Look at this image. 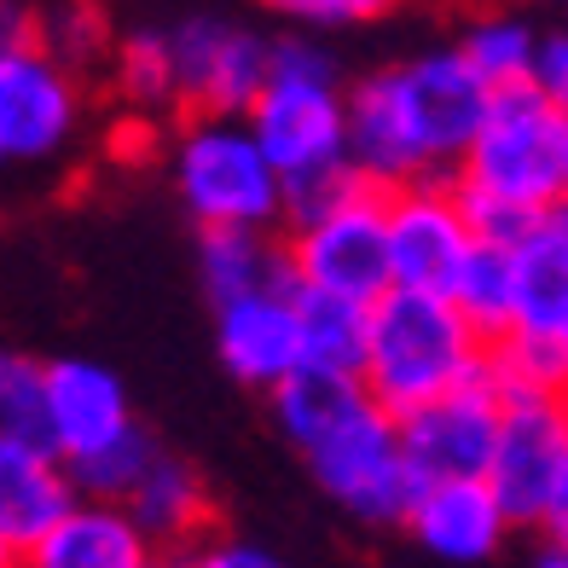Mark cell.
<instances>
[{
    "mask_svg": "<svg viewBox=\"0 0 568 568\" xmlns=\"http://www.w3.org/2000/svg\"><path fill=\"white\" fill-rule=\"evenodd\" d=\"M487 99L494 82L464 59V47H435L366 75L348 93L354 169L377 186L453 180L487 116Z\"/></svg>",
    "mask_w": 568,
    "mask_h": 568,
    "instance_id": "cell-1",
    "label": "cell"
},
{
    "mask_svg": "<svg viewBox=\"0 0 568 568\" xmlns=\"http://www.w3.org/2000/svg\"><path fill=\"white\" fill-rule=\"evenodd\" d=\"M487 343L481 331L458 314V302L442 291H406L389 284L372 302V348H366V389L406 418L429 400L464 389L470 377L487 372Z\"/></svg>",
    "mask_w": 568,
    "mask_h": 568,
    "instance_id": "cell-2",
    "label": "cell"
},
{
    "mask_svg": "<svg viewBox=\"0 0 568 568\" xmlns=\"http://www.w3.org/2000/svg\"><path fill=\"white\" fill-rule=\"evenodd\" d=\"M284 221H291L296 284H320V291H343L359 302H377L395 284V273H389V186H377L354 163L291 186Z\"/></svg>",
    "mask_w": 568,
    "mask_h": 568,
    "instance_id": "cell-3",
    "label": "cell"
},
{
    "mask_svg": "<svg viewBox=\"0 0 568 568\" xmlns=\"http://www.w3.org/2000/svg\"><path fill=\"white\" fill-rule=\"evenodd\" d=\"M255 140L278 163L284 186L320 180L331 169L354 163V134H348V93L337 88V64L314 41H273L267 82L244 111Z\"/></svg>",
    "mask_w": 568,
    "mask_h": 568,
    "instance_id": "cell-4",
    "label": "cell"
},
{
    "mask_svg": "<svg viewBox=\"0 0 568 568\" xmlns=\"http://www.w3.org/2000/svg\"><path fill=\"white\" fill-rule=\"evenodd\" d=\"M562 163H568V111L539 82L494 88L487 116L453 180L481 192H499L528 210L562 203Z\"/></svg>",
    "mask_w": 568,
    "mask_h": 568,
    "instance_id": "cell-5",
    "label": "cell"
},
{
    "mask_svg": "<svg viewBox=\"0 0 568 568\" xmlns=\"http://www.w3.org/2000/svg\"><path fill=\"white\" fill-rule=\"evenodd\" d=\"M174 186L197 226H273L291 203L278 163L244 116H192L180 128Z\"/></svg>",
    "mask_w": 568,
    "mask_h": 568,
    "instance_id": "cell-6",
    "label": "cell"
},
{
    "mask_svg": "<svg viewBox=\"0 0 568 568\" xmlns=\"http://www.w3.org/2000/svg\"><path fill=\"white\" fill-rule=\"evenodd\" d=\"M314 481L359 523H406L412 499H418L424 476L412 470L400 418L383 406L372 389L359 395L337 424H325L314 442L302 447Z\"/></svg>",
    "mask_w": 568,
    "mask_h": 568,
    "instance_id": "cell-7",
    "label": "cell"
},
{
    "mask_svg": "<svg viewBox=\"0 0 568 568\" xmlns=\"http://www.w3.org/2000/svg\"><path fill=\"white\" fill-rule=\"evenodd\" d=\"M75 122H82L75 70L41 41L0 47V169L53 163L75 140Z\"/></svg>",
    "mask_w": 568,
    "mask_h": 568,
    "instance_id": "cell-8",
    "label": "cell"
},
{
    "mask_svg": "<svg viewBox=\"0 0 568 568\" xmlns=\"http://www.w3.org/2000/svg\"><path fill=\"white\" fill-rule=\"evenodd\" d=\"M470 250H476V232L458 203V180H406V186H389V273H395V284L453 296Z\"/></svg>",
    "mask_w": 568,
    "mask_h": 568,
    "instance_id": "cell-9",
    "label": "cell"
},
{
    "mask_svg": "<svg viewBox=\"0 0 568 568\" xmlns=\"http://www.w3.org/2000/svg\"><path fill=\"white\" fill-rule=\"evenodd\" d=\"M562 470H568V395H505V424L487 481L505 499L510 523H546Z\"/></svg>",
    "mask_w": 568,
    "mask_h": 568,
    "instance_id": "cell-10",
    "label": "cell"
},
{
    "mask_svg": "<svg viewBox=\"0 0 568 568\" xmlns=\"http://www.w3.org/2000/svg\"><path fill=\"white\" fill-rule=\"evenodd\" d=\"M174 36V70H180V105L192 116H244L267 82L273 41L250 36L232 18H192Z\"/></svg>",
    "mask_w": 568,
    "mask_h": 568,
    "instance_id": "cell-11",
    "label": "cell"
},
{
    "mask_svg": "<svg viewBox=\"0 0 568 568\" xmlns=\"http://www.w3.org/2000/svg\"><path fill=\"white\" fill-rule=\"evenodd\" d=\"M499 424H505V395L494 372L470 377L464 389L429 400L418 412L400 418V442L406 458L424 481H442V476H487L499 447Z\"/></svg>",
    "mask_w": 568,
    "mask_h": 568,
    "instance_id": "cell-12",
    "label": "cell"
},
{
    "mask_svg": "<svg viewBox=\"0 0 568 568\" xmlns=\"http://www.w3.org/2000/svg\"><path fill=\"white\" fill-rule=\"evenodd\" d=\"M215 343L221 359L239 383L255 389H278L291 372L307 366L302 348V314H296V284H278V291H250L215 302Z\"/></svg>",
    "mask_w": 568,
    "mask_h": 568,
    "instance_id": "cell-13",
    "label": "cell"
},
{
    "mask_svg": "<svg viewBox=\"0 0 568 568\" xmlns=\"http://www.w3.org/2000/svg\"><path fill=\"white\" fill-rule=\"evenodd\" d=\"M406 528L429 557L464 568V562H487L505 546L510 510L487 476H442V481L418 487V499L406 510Z\"/></svg>",
    "mask_w": 568,
    "mask_h": 568,
    "instance_id": "cell-14",
    "label": "cell"
},
{
    "mask_svg": "<svg viewBox=\"0 0 568 568\" xmlns=\"http://www.w3.org/2000/svg\"><path fill=\"white\" fill-rule=\"evenodd\" d=\"M122 429H134V412L116 372L99 359H53L47 366V442H53L70 464L116 442Z\"/></svg>",
    "mask_w": 568,
    "mask_h": 568,
    "instance_id": "cell-15",
    "label": "cell"
},
{
    "mask_svg": "<svg viewBox=\"0 0 568 568\" xmlns=\"http://www.w3.org/2000/svg\"><path fill=\"white\" fill-rule=\"evenodd\" d=\"M75 499H82V487H75L70 458L53 442L0 435V534L18 551H30Z\"/></svg>",
    "mask_w": 568,
    "mask_h": 568,
    "instance_id": "cell-16",
    "label": "cell"
},
{
    "mask_svg": "<svg viewBox=\"0 0 568 568\" xmlns=\"http://www.w3.org/2000/svg\"><path fill=\"white\" fill-rule=\"evenodd\" d=\"M151 557V534L134 523V510L116 499H75L47 528L23 568H140Z\"/></svg>",
    "mask_w": 568,
    "mask_h": 568,
    "instance_id": "cell-17",
    "label": "cell"
},
{
    "mask_svg": "<svg viewBox=\"0 0 568 568\" xmlns=\"http://www.w3.org/2000/svg\"><path fill=\"white\" fill-rule=\"evenodd\" d=\"M197 273H203V284H210L215 302L296 284L291 244H273L267 226H203V239H197Z\"/></svg>",
    "mask_w": 568,
    "mask_h": 568,
    "instance_id": "cell-18",
    "label": "cell"
},
{
    "mask_svg": "<svg viewBox=\"0 0 568 568\" xmlns=\"http://www.w3.org/2000/svg\"><path fill=\"white\" fill-rule=\"evenodd\" d=\"M134 523L151 534V546H192L210 528V487L186 458L158 453V464L145 470V481L128 494Z\"/></svg>",
    "mask_w": 568,
    "mask_h": 568,
    "instance_id": "cell-19",
    "label": "cell"
},
{
    "mask_svg": "<svg viewBox=\"0 0 568 568\" xmlns=\"http://www.w3.org/2000/svg\"><path fill=\"white\" fill-rule=\"evenodd\" d=\"M296 314H302V348L307 366L331 372H366L372 348V302L320 291V284H296Z\"/></svg>",
    "mask_w": 568,
    "mask_h": 568,
    "instance_id": "cell-20",
    "label": "cell"
},
{
    "mask_svg": "<svg viewBox=\"0 0 568 568\" xmlns=\"http://www.w3.org/2000/svg\"><path fill=\"white\" fill-rule=\"evenodd\" d=\"M267 395H273V418L284 429V442L307 447L325 424H337L343 412L366 395V377L359 372H331V366H302Z\"/></svg>",
    "mask_w": 568,
    "mask_h": 568,
    "instance_id": "cell-21",
    "label": "cell"
},
{
    "mask_svg": "<svg viewBox=\"0 0 568 568\" xmlns=\"http://www.w3.org/2000/svg\"><path fill=\"white\" fill-rule=\"evenodd\" d=\"M458 314L470 320L487 343H499L516 331V314H523V291H516V250L505 244H476L470 262H464L458 284H453Z\"/></svg>",
    "mask_w": 568,
    "mask_h": 568,
    "instance_id": "cell-22",
    "label": "cell"
},
{
    "mask_svg": "<svg viewBox=\"0 0 568 568\" xmlns=\"http://www.w3.org/2000/svg\"><path fill=\"white\" fill-rule=\"evenodd\" d=\"M464 59H470L494 88H510V82H534V59H539V30L528 18H510V12H494V18H476L464 30Z\"/></svg>",
    "mask_w": 568,
    "mask_h": 568,
    "instance_id": "cell-23",
    "label": "cell"
},
{
    "mask_svg": "<svg viewBox=\"0 0 568 568\" xmlns=\"http://www.w3.org/2000/svg\"><path fill=\"white\" fill-rule=\"evenodd\" d=\"M116 93L134 111L180 105V70H174V36L163 30H134L116 47Z\"/></svg>",
    "mask_w": 568,
    "mask_h": 568,
    "instance_id": "cell-24",
    "label": "cell"
},
{
    "mask_svg": "<svg viewBox=\"0 0 568 568\" xmlns=\"http://www.w3.org/2000/svg\"><path fill=\"white\" fill-rule=\"evenodd\" d=\"M158 453L163 447L134 424V429H122L116 442H105L99 453L75 458L70 476H75V487H82V499H116V505H128V494L145 481V470L158 464Z\"/></svg>",
    "mask_w": 568,
    "mask_h": 568,
    "instance_id": "cell-25",
    "label": "cell"
},
{
    "mask_svg": "<svg viewBox=\"0 0 568 568\" xmlns=\"http://www.w3.org/2000/svg\"><path fill=\"white\" fill-rule=\"evenodd\" d=\"M0 435L47 442V366L0 348Z\"/></svg>",
    "mask_w": 568,
    "mask_h": 568,
    "instance_id": "cell-26",
    "label": "cell"
},
{
    "mask_svg": "<svg viewBox=\"0 0 568 568\" xmlns=\"http://www.w3.org/2000/svg\"><path fill=\"white\" fill-rule=\"evenodd\" d=\"M36 41L75 70V64L99 59V47H105V18H99V7H88V0H53L36 23Z\"/></svg>",
    "mask_w": 568,
    "mask_h": 568,
    "instance_id": "cell-27",
    "label": "cell"
},
{
    "mask_svg": "<svg viewBox=\"0 0 568 568\" xmlns=\"http://www.w3.org/2000/svg\"><path fill=\"white\" fill-rule=\"evenodd\" d=\"M458 203H464V215H470L476 244H505V250H516V244H523L528 232L539 226V215H546V210H528V203H510V197H499V192L464 186V180H458Z\"/></svg>",
    "mask_w": 568,
    "mask_h": 568,
    "instance_id": "cell-28",
    "label": "cell"
},
{
    "mask_svg": "<svg viewBox=\"0 0 568 568\" xmlns=\"http://www.w3.org/2000/svg\"><path fill=\"white\" fill-rule=\"evenodd\" d=\"M262 7L284 12L291 23H307V30H343V23L383 18L395 0H262Z\"/></svg>",
    "mask_w": 568,
    "mask_h": 568,
    "instance_id": "cell-29",
    "label": "cell"
},
{
    "mask_svg": "<svg viewBox=\"0 0 568 568\" xmlns=\"http://www.w3.org/2000/svg\"><path fill=\"white\" fill-rule=\"evenodd\" d=\"M186 568H284V562L267 557L262 546H239V539H203V546H192Z\"/></svg>",
    "mask_w": 568,
    "mask_h": 568,
    "instance_id": "cell-30",
    "label": "cell"
},
{
    "mask_svg": "<svg viewBox=\"0 0 568 568\" xmlns=\"http://www.w3.org/2000/svg\"><path fill=\"white\" fill-rule=\"evenodd\" d=\"M534 82L546 88V93H562V82H568V30H557V36H539Z\"/></svg>",
    "mask_w": 568,
    "mask_h": 568,
    "instance_id": "cell-31",
    "label": "cell"
},
{
    "mask_svg": "<svg viewBox=\"0 0 568 568\" xmlns=\"http://www.w3.org/2000/svg\"><path fill=\"white\" fill-rule=\"evenodd\" d=\"M36 23H41V12H30L23 0H0V47L36 41Z\"/></svg>",
    "mask_w": 568,
    "mask_h": 568,
    "instance_id": "cell-32",
    "label": "cell"
},
{
    "mask_svg": "<svg viewBox=\"0 0 568 568\" xmlns=\"http://www.w3.org/2000/svg\"><path fill=\"white\" fill-rule=\"evenodd\" d=\"M546 528L551 539H568V470H562V481H557V494H551V510H546Z\"/></svg>",
    "mask_w": 568,
    "mask_h": 568,
    "instance_id": "cell-33",
    "label": "cell"
},
{
    "mask_svg": "<svg viewBox=\"0 0 568 568\" xmlns=\"http://www.w3.org/2000/svg\"><path fill=\"white\" fill-rule=\"evenodd\" d=\"M534 568H568V539H551L546 551H539V562Z\"/></svg>",
    "mask_w": 568,
    "mask_h": 568,
    "instance_id": "cell-34",
    "label": "cell"
},
{
    "mask_svg": "<svg viewBox=\"0 0 568 568\" xmlns=\"http://www.w3.org/2000/svg\"><path fill=\"white\" fill-rule=\"evenodd\" d=\"M0 568H23V551L12 546V539H7V534H0Z\"/></svg>",
    "mask_w": 568,
    "mask_h": 568,
    "instance_id": "cell-35",
    "label": "cell"
},
{
    "mask_svg": "<svg viewBox=\"0 0 568 568\" xmlns=\"http://www.w3.org/2000/svg\"><path fill=\"white\" fill-rule=\"evenodd\" d=\"M140 568H186V562H163V557H145Z\"/></svg>",
    "mask_w": 568,
    "mask_h": 568,
    "instance_id": "cell-36",
    "label": "cell"
},
{
    "mask_svg": "<svg viewBox=\"0 0 568 568\" xmlns=\"http://www.w3.org/2000/svg\"><path fill=\"white\" fill-rule=\"evenodd\" d=\"M557 105H562V111H568V82H562V93H557Z\"/></svg>",
    "mask_w": 568,
    "mask_h": 568,
    "instance_id": "cell-37",
    "label": "cell"
},
{
    "mask_svg": "<svg viewBox=\"0 0 568 568\" xmlns=\"http://www.w3.org/2000/svg\"><path fill=\"white\" fill-rule=\"evenodd\" d=\"M562 203H568V163H562Z\"/></svg>",
    "mask_w": 568,
    "mask_h": 568,
    "instance_id": "cell-38",
    "label": "cell"
}]
</instances>
